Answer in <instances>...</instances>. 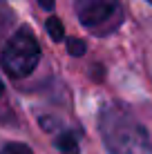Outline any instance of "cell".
<instances>
[{
  "label": "cell",
  "mask_w": 152,
  "mask_h": 154,
  "mask_svg": "<svg viewBox=\"0 0 152 154\" xmlns=\"http://www.w3.org/2000/svg\"><path fill=\"white\" fill-rule=\"evenodd\" d=\"M40 60V47L31 29L20 27L16 34L9 38L7 47L2 49L0 65L11 78H25L36 69Z\"/></svg>",
  "instance_id": "7a4b0ae2"
},
{
  "label": "cell",
  "mask_w": 152,
  "mask_h": 154,
  "mask_svg": "<svg viewBox=\"0 0 152 154\" xmlns=\"http://www.w3.org/2000/svg\"><path fill=\"white\" fill-rule=\"evenodd\" d=\"M45 27H47V31H49V36H51V40H54V42H60L63 38H65V29H63V25H60L58 18H54V16L47 18Z\"/></svg>",
  "instance_id": "277c9868"
},
{
  "label": "cell",
  "mask_w": 152,
  "mask_h": 154,
  "mask_svg": "<svg viewBox=\"0 0 152 154\" xmlns=\"http://www.w3.org/2000/svg\"><path fill=\"white\" fill-rule=\"evenodd\" d=\"M0 154H34V152H31L25 143H9V145L2 147Z\"/></svg>",
  "instance_id": "8992f818"
},
{
  "label": "cell",
  "mask_w": 152,
  "mask_h": 154,
  "mask_svg": "<svg viewBox=\"0 0 152 154\" xmlns=\"http://www.w3.org/2000/svg\"><path fill=\"white\" fill-rule=\"evenodd\" d=\"M76 16L87 29L110 31L121 23L119 0H76Z\"/></svg>",
  "instance_id": "3957f363"
},
{
  "label": "cell",
  "mask_w": 152,
  "mask_h": 154,
  "mask_svg": "<svg viewBox=\"0 0 152 154\" xmlns=\"http://www.w3.org/2000/svg\"><path fill=\"white\" fill-rule=\"evenodd\" d=\"M67 47H70L72 56H83L85 54V42L78 40V38H67Z\"/></svg>",
  "instance_id": "52a82bcc"
},
{
  "label": "cell",
  "mask_w": 152,
  "mask_h": 154,
  "mask_svg": "<svg viewBox=\"0 0 152 154\" xmlns=\"http://www.w3.org/2000/svg\"><path fill=\"white\" fill-rule=\"evenodd\" d=\"M38 2H40V7H43V9H47V11L54 9V0H38Z\"/></svg>",
  "instance_id": "ba28073f"
},
{
  "label": "cell",
  "mask_w": 152,
  "mask_h": 154,
  "mask_svg": "<svg viewBox=\"0 0 152 154\" xmlns=\"http://www.w3.org/2000/svg\"><path fill=\"white\" fill-rule=\"evenodd\" d=\"M58 147L67 154H76V139L72 134H63L58 139Z\"/></svg>",
  "instance_id": "5b68a950"
},
{
  "label": "cell",
  "mask_w": 152,
  "mask_h": 154,
  "mask_svg": "<svg viewBox=\"0 0 152 154\" xmlns=\"http://www.w3.org/2000/svg\"><path fill=\"white\" fill-rule=\"evenodd\" d=\"M103 134L112 154H150L148 134L123 112H105Z\"/></svg>",
  "instance_id": "6da1fadb"
},
{
  "label": "cell",
  "mask_w": 152,
  "mask_h": 154,
  "mask_svg": "<svg viewBox=\"0 0 152 154\" xmlns=\"http://www.w3.org/2000/svg\"><path fill=\"white\" fill-rule=\"evenodd\" d=\"M148 2H152V0H148Z\"/></svg>",
  "instance_id": "30bf717a"
},
{
  "label": "cell",
  "mask_w": 152,
  "mask_h": 154,
  "mask_svg": "<svg viewBox=\"0 0 152 154\" xmlns=\"http://www.w3.org/2000/svg\"><path fill=\"white\" fill-rule=\"evenodd\" d=\"M2 92H5V85H2V81H0V96H2Z\"/></svg>",
  "instance_id": "9c48e42d"
}]
</instances>
